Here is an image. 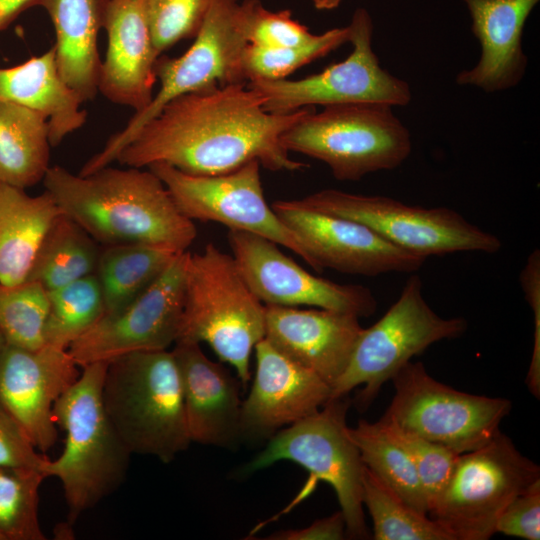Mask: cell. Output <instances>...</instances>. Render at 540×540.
<instances>
[{"mask_svg": "<svg viewBox=\"0 0 540 540\" xmlns=\"http://www.w3.org/2000/svg\"><path fill=\"white\" fill-rule=\"evenodd\" d=\"M471 31L481 54L477 64L462 70L456 83L493 93L516 86L524 77L528 58L522 48L525 23L539 0H463Z\"/></svg>", "mask_w": 540, "mask_h": 540, "instance_id": "23", "label": "cell"}, {"mask_svg": "<svg viewBox=\"0 0 540 540\" xmlns=\"http://www.w3.org/2000/svg\"><path fill=\"white\" fill-rule=\"evenodd\" d=\"M109 0H40L55 29L56 63L61 77L81 101L98 93L101 60L97 47Z\"/></svg>", "mask_w": 540, "mask_h": 540, "instance_id": "25", "label": "cell"}, {"mask_svg": "<svg viewBox=\"0 0 540 540\" xmlns=\"http://www.w3.org/2000/svg\"><path fill=\"white\" fill-rule=\"evenodd\" d=\"M260 166L254 160L231 172L212 176L187 174L163 163L147 168L161 179L178 209L190 220L216 222L229 230L265 237L308 263L296 234L265 199Z\"/></svg>", "mask_w": 540, "mask_h": 540, "instance_id": "14", "label": "cell"}, {"mask_svg": "<svg viewBox=\"0 0 540 540\" xmlns=\"http://www.w3.org/2000/svg\"><path fill=\"white\" fill-rule=\"evenodd\" d=\"M342 0H312L313 5L319 10H332L339 6Z\"/></svg>", "mask_w": 540, "mask_h": 540, "instance_id": "44", "label": "cell"}, {"mask_svg": "<svg viewBox=\"0 0 540 540\" xmlns=\"http://www.w3.org/2000/svg\"><path fill=\"white\" fill-rule=\"evenodd\" d=\"M346 535V525L341 511L317 520L311 525L276 532L268 537L271 540H340Z\"/></svg>", "mask_w": 540, "mask_h": 540, "instance_id": "42", "label": "cell"}, {"mask_svg": "<svg viewBox=\"0 0 540 540\" xmlns=\"http://www.w3.org/2000/svg\"><path fill=\"white\" fill-rule=\"evenodd\" d=\"M98 244L77 222L60 212L41 240L27 281L51 291L94 274L100 254Z\"/></svg>", "mask_w": 540, "mask_h": 540, "instance_id": "28", "label": "cell"}, {"mask_svg": "<svg viewBox=\"0 0 540 540\" xmlns=\"http://www.w3.org/2000/svg\"><path fill=\"white\" fill-rule=\"evenodd\" d=\"M240 26L248 44L278 48L305 44L316 34L294 20L289 10L272 12L259 0H243L239 6Z\"/></svg>", "mask_w": 540, "mask_h": 540, "instance_id": "37", "label": "cell"}, {"mask_svg": "<svg viewBox=\"0 0 540 540\" xmlns=\"http://www.w3.org/2000/svg\"><path fill=\"white\" fill-rule=\"evenodd\" d=\"M293 200L301 207L361 223L393 245L426 258L467 251L492 254L502 246L497 236L447 207L424 208L337 189Z\"/></svg>", "mask_w": 540, "mask_h": 540, "instance_id": "11", "label": "cell"}, {"mask_svg": "<svg viewBox=\"0 0 540 540\" xmlns=\"http://www.w3.org/2000/svg\"><path fill=\"white\" fill-rule=\"evenodd\" d=\"M107 364L84 366L53 407L54 420L65 432L64 448L58 458L47 459L42 471L60 480L69 524L117 490L129 465L131 453L103 405Z\"/></svg>", "mask_w": 540, "mask_h": 540, "instance_id": "3", "label": "cell"}, {"mask_svg": "<svg viewBox=\"0 0 540 540\" xmlns=\"http://www.w3.org/2000/svg\"><path fill=\"white\" fill-rule=\"evenodd\" d=\"M271 207L296 234L307 264L318 272L328 268L369 277L410 273L427 259L393 245L361 223L301 207L294 200H277Z\"/></svg>", "mask_w": 540, "mask_h": 540, "instance_id": "17", "label": "cell"}, {"mask_svg": "<svg viewBox=\"0 0 540 540\" xmlns=\"http://www.w3.org/2000/svg\"><path fill=\"white\" fill-rule=\"evenodd\" d=\"M238 0H214L189 49L177 58L159 57L155 74L160 88L150 104L135 112L125 127L113 134L79 174L88 175L117 159L136 133L171 100L193 92L247 83L242 53L248 44L240 26Z\"/></svg>", "mask_w": 540, "mask_h": 540, "instance_id": "7", "label": "cell"}, {"mask_svg": "<svg viewBox=\"0 0 540 540\" xmlns=\"http://www.w3.org/2000/svg\"><path fill=\"white\" fill-rule=\"evenodd\" d=\"M37 451L19 423L0 405V468L42 471L48 458Z\"/></svg>", "mask_w": 540, "mask_h": 540, "instance_id": "40", "label": "cell"}, {"mask_svg": "<svg viewBox=\"0 0 540 540\" xmlns=\"http://www.w3.org/2000/svg\"><path fill=\"white\" fill-rule=\"evenodd\" d=\"M176 255L142 244L108 245L100 249L94 274L102 291L104 314L117 312L137 297Z\"/></svg>", "mask_w": 540, "mask_h": 540, "instance_id": "29", "label": "cell"}, {"mask_svg": "<svg viewBox=\"0 0 540 540\" xmlns=\"http://www.w3.org/2000/svg\"><path fill=\"white\" fill-rule=\"evenodd\" d=\"M60 212L46 191L30 196L0 183V283L27 281L41 240Z\"/></svg>", "mask_w": 540, "mask_h": 540, "instance_id": "26", "label": "cell"}, {"mask_svg": "<svg viewBox=\"0 0 540 540\" xmlns=\"http://www.w3.org/2000/svg\"><path fill=\"white\" fill-rule=\"evenodd\" d=\"M285 150L325 163L339 181L400 166L412 150L409 130L382 103L312 107L280 138Z\"/></svg>", "mask_w": 540, "mask_h": 540, "instance_id": "6", "label": "cell"}, {"mask_svg": "<svg viewBox=\"0 0 540 540\" xmlns=\"http://www.w3.org/2000/svg\"><path fill=\"white\" fill-rule=\"evenodd\" d=\"M391 380L395 394L380 420L458 454L488 443L512 407L508 399L453 389L430 376L420 362H408Z\"/></svg>", "mask_w": 540, "mask_h": 540, "instance_id": "12", "label": "cell"}, {"mask_svg": "<svg viewBox=\"0 0 540 540\" xmlns=\"http://www.w3.org/2000/svg\"><path fill=\"white\" fill-rule=\"evenodd\" d=\"M520 283L527 302L533 309L535 332L533 354L527 385L535 397L540 394V254L534 250L520 274Z\"/></svg>", "mask_w": 540, "mask_h": 540, "instance_id": "41", "label": "cell"}, {"mask_svg": "<svg viewBox=\"0 0 540 540\" xmlns=\"http://www.w3.org/2000/svg\"><path fill=\"white\" fill-rule=\"evenodd\" d=\"M246 83L188 93L168 102L120 151L117 161L135 168L163 163L184 173L212 176L257 160L272 171H297L280 138L312 107L286 114L263 108Z\"/></svg>", "mask_w": 540, "mask_h": 540, "instance_id": "1", "label": "cell"}, {"mask_svg": "<svg viewBox=\"0 0 540 540\" xmlns=\"http://www.w3.org/2000/svg\"><path fill=\"white\" fill-rule=\"evenodd\" d=\"M349 28H333L301 45L268 48L247 44L242 53V70L246 82L282 80L294 71L324 57L349 42Z\"/></svg>", "mask_w": 540, "mask_h": 540, "instance_id": "34", "label": "cell"}, {"mask_svg": "<svg viewBox=\"0 0 540 540\" xmlns=\"http://www.w3.org/2000/svg\"><path fill=\"white\" fill-rule=\"evenodd\" d=\"M346 396L329 399L314 414L280 429L270 437L265 449L243 469L256 472L281 460H289L310 473L303 496L315 481L328 483L337 496L345 520L346 535L365 539L369 533L362 503L364 463L348 434Z\"/></svg>", "mask_w": 540, "mask_h": 540, "instance_id": "8", "label": "cell"}, {"mask_svg": "<svg viewBox=\"0 0 540 540\" xmlns=\"http://www.w3.org/2000/svg\"><path fill=\"white\" fill-rule=\"evenodd\" d=\"M348 434L364 465L405 503L428 515L426 498L414 464L381 421L360 420L356 427H348Z\"/></svg>", "mask_w": 540, "mask_h": 540, "instance_id": "30", "label": "cell"}, {"mask_svg": "<svg viewBox=\"0 0 540 540\" xmlns=\"http://www.w3.org/2000/svg\"><path fill=\"white\" fill-rule=\"evenodd\" d=\"M227 240L240 273L264 305L311 306L359 318L376 311L377 301L369 288L315 276L265 237L229 230Z\"/></svg>", "mask_w": 540, "mask_h": 540, "instance_id": "16", "label": "cell"}, {"mask_svg": "<svg viewBox=\"0 0 540 540\" xmlns=\"http://www.w3.org/2000/svg\"><path fill=\"white\" fill-rule=\"evenodd\" d=\"M46 292L45 345L68 349L104 314L102 291L95 274Z\"/></svg>", "mask_w": 540, "mask_h": 540, "instance_id": "32", "label": "cell"}, {"mask_svg": "<svg viewBox=\"0 0 540 540\" xmlns=\"http://www.w3.org/2000/svg\"><path fill=\"white\" fill-rule=\"evenodd\" d=\"M381 423L409 454L422 486L429 512L445 488L459 454L442 444L382 421Z\"/></svg>", "mask_w": 540, "mask_h": 540, "instance_id": "38", "label": "cell"}, {"mask_svg": "<svg viewBox=\"0 0 540 540\" xmlns=\"http://www.w3.org/2000/svg\"><path fill=\"white\" fill-rule=\"evenodd\" d=\"M495 532L526 540L540 539V479L506 506L496 522Z\"/></svg>", "mask_w": 540, "mask_h": 540, "instance_id": "39", "label": "cell"}, {"mask_svg": "<svg viewBox=\"0 0 540 540\" xmlns=\"http://www.w3.org/2000/svg\"><path fill=\"white\" fill-rule=\"evenodd\" d=\"M537 479L539 466L499 431L482 447L458 455L428 515L453 540H487L506 506Z\"/></svg>", "mask_w": 540, "mask_h": 540, "instance_id": "9", "label": "cell"}, {"mask_svg": "<svg viewBox=\"0 0 540 540\" xmlns=\"http://www.w3.org/2000/svg\"><path fill=\"white\" fill-rule=\"evenodd\" d=\"M348 28L353 49L343 61L298 80L247 82L249 88L263 97L264 110L286 114L315 105L409 104L412 98L409 84L381 67L373 51V23L368 11L357 9Z\"/></svg>", "mask_w": 540, "mask_h": 540, "instance_id": "13", "label": "cell"}, {"mask_svg": "<svg viewBox=\"0 0 540 540\" xmlns=\"http://www.w3.org/2000/svg\"><path fill=\"white\" fill-rule=\"evenodd\" d=\"M5 342H6V341H5L4 337H3L2 334L0 333V352H1V350H2V348H3V346H4V344H5Z\"/></svg>", "mask_w": 540, "mask_h": 540, "instance_id": "45", "label": "cell"}, {"mask_svg": "<svg viewBox=\"0 0 540 540\" xmlns=\"http://www.w3.org/2000/svg\"><path fill=\"white\" fill-rule=\"evenodd\" d=\"M45 474L33 468H0V533L5 540H44L38 516Z\"/></svg>", "mask_w": 540, "mask_h": 540, "instance_id": "33", "label": "cell"}, {"mask_svg": "<svg viewBox=\"0 0 540 540\" xmlns=\"http://www.w3.org/2000/svg\"><path fill=\"white\" fill-rule=\"evenodd\" d=\"M186 253L177 254L143 292L117 312L103 314L70 345L68 351L79 367L175 344L184 304Z\"/></svg>", "mask_w": 540, "mask_h": 540, "instance_id": "15", "label": "cell"}, {"mask_svg": "<svg viewBox=\"0 0 540 540\" xmlns=\"http://www.w3.org/2000/svg\"><path fill=\"white\" fill-rule=\"evenodd\" d=\"M254 352L255 376L242 402L243 439L270 438L284 426L314 414L331 398L328 383L265 338L256 344Z\"/></svg>", "mask_w": 540, "mask_h": 540, "instance_id": "19", "label": "cell"}, {"mask_svg": "<svg viewBox=\"0 0 540 540\" xmlns=\"http://www.w3.org/2000/svg\"><path fill=\"white\" fill-rule=\"evenodd\" d=\"M50 146L48 123L40 114L0 101V183L25 189L43 181Z\"/></svg>", "mask_w": 540, "mask_h": 540, "instance_id": "27", "label": "cell"}, {"mask_svg": "<svg viewBox=\"0 0 540 540\" xmlns=\"http://www.w3.org/2000/svg\"><path fill=\"white\" fill-rule=\"evenodd\" d=\"M264 337L265 305L249 288L232 255L212 243L199 253L187 252L177 341L208 344L245 386L251 354Z\"/></svg>", "mask_w": 540, "mask_h": 540, "instance_id": "5", "label": "cell"}, {"mask_svg": "<svg viewBox=\"0 0 540 540\" xmlns=\"http://www.w3.org/2000/svg\"><path fill=\"white\" fill-rule=\"evenodd\" d=\"M0 101L40 114L48 123L51 146L59 145L87 119L83 102L59 73L54 46L22 64L0 68Z\"/></svg>", "mask_w": 540, "mask_h": 540, "instance_id": "24", "label": "cell"}, {"mask_svg": "<svg viewBox=\"0 0 540 540\" xmlns=\"http://www.w3.org/2000/svg\"><path fill=\"white\" fill-rule=\"evenodd\" d=\"M107 34L101 61L98 92L109 101L145 109L153 99L157 81V53L143 0H109L103 27Z\"/></svg>", "mask_w": 540, "mask_h": 540, "instance_id": "22", "label": "cell"}, {"mask_svg": "<svg viewBox=\"0 0 540 540\" xmlns=\"http://www.w3.org/2000/svg\"><path fill=\"white\" fill-rule=\"evenodd\" d=\"M362 503L371 516L375 540H453L435 520L405 503L366 466Z\"/></svg>", "mask_w": 540, "mask_h": 540, "instance_id": "31", "label": "cell"}, {"mask_svg": "<svg viewBox=\"0 0 540 540\" xmlns=\"http://www.w3.org/2000/svg\"><path fill=\"white\" fill-rule=\"evenodd\" d=\"M102 400L131 454L167 464L189 447L181 378L172 351H140L110 361Z\"/></svg>", "mask_w": 540, "mask_h": 540, "instance_id": "4", "label": "cell"}, {"mask_svg": "<svg viewBox=\"0 0 540 540\" xmlns=\"http://www.w3.org/2000/svg\"><path fill=\"white\" fill-rule=\"evenodd\" d=\"M466 329L464 318L437 315L422 295L420 277L410 276L387 312L362 329L345 370L331 388L330 399L362 386L357 401L368 406L381 386L412 357L438 341L461 336Z\"/></svg>", "mask_w": 540, "mask_h": 540, "instance_id": "10", "label": "cell"}, {"mask_svg": "<svg viewBox=\"0 0 540 540\" xmlns=\"http://www.w3.org/2000/svg\"><path fill=\"white\" fill-rule=\"evenodd\" d=\"M47 310V292L39 284L0 283V333L7 343L26 348L43 346Z\"/></svg>", "mask_w": 540, "mask_h": 540, "instance_id": "35", "label": "cell"}, {"mask_svg": "<svg viewBox=\"0 0 540 540\" xmlns=\"http://www.w3.org/2000/svg\"><path fill=\"white\" fill-rule=\"evenodd\" d=\"M0 540H5L4 536L0 533Z\"/></svg>", "mask_w": 540, "mask_h": 540, "instance_id": "46", "label": "cell"}, {"mask_svg": "<svg viewBox=\"0 0 540 540\" xmlns=\"http://www.w3.org/2000/svg\"><path fill=\"white\" fill-rule=\"evenodd\" d=\"M68 349L26 348L5 342L0 352V405L19 423L38 451L56 443L55 402L80 376Z\"/></svg>", "mask_w": 540, "mask_h": 540, "instance_id": "18", "label": "cell"}, {"mask_svg": "<svg viewBox=\"0 0 540 540\" xmlns=\"http://www.w3.org/2000/svg\"><path fill=\"white\" fill-rule=\"evenodd\" d=\"M172 352L191 442L236 448L243 440L238 381L222 364L210 360L199 343L177 341Z\"/></svg>", "mask_w": 540, "mask_h": 540, "instance_id": "21", "label": "cell"}, {"mask_svg": "<svg viewBox=\"0 0 540 540\" xmlns=\"http://www.w3.org/2000/svg\"><path fill=\"white\" fill-rule=\"evenodd\" d=\"M363 327L347 312L265 305V339L331 388L345 370Z\"/></svg>", "mask_w": 540, "mask_h": 540, "instance_id": "20", "label": "cell"}, {"mask_svg": "<svg viewBox=\"0 0 540 540\" xmlns=\"http://www.w3.org/2000/svg\"><path fill=\"white\" fill-rule=\"evenodd\" d=\"M159 55L179 41L194 38L214 0H143Z\"/></svg>", "mask_w": 540, "mask_h": 540, "instance_id": "36", "label": "cell"}, {"mask_svg": "<svg viewBox=\"0 0 540 540\" xmlns=\"http://www.w3.org/2000/svg\"><path fill=\"white\" fill-rule=\"evenodd\" d=\"M39 3L40 0H0V31L8 28L24 11Z\"/></svg>", "mask_w": 540, "mask_h": 540, "instance_id": "43", "label": "cell"}, {"mask_svg": "<svg viewBox=\"0 0 540 540\" xmlns=\"http://www.w3.org/2000/svg\"><path fill=\"white\" fill-rule=\"evenodd\" d=\"M42 182L60 211L104 246L142 244L178 254L197 236L194 222L150 169L106 166L76 175L50 166Z\"/></svg>", "mask_w": 540, "mask_h": 540, "instance_id": "2", "label": "cell"}]
</instances>
